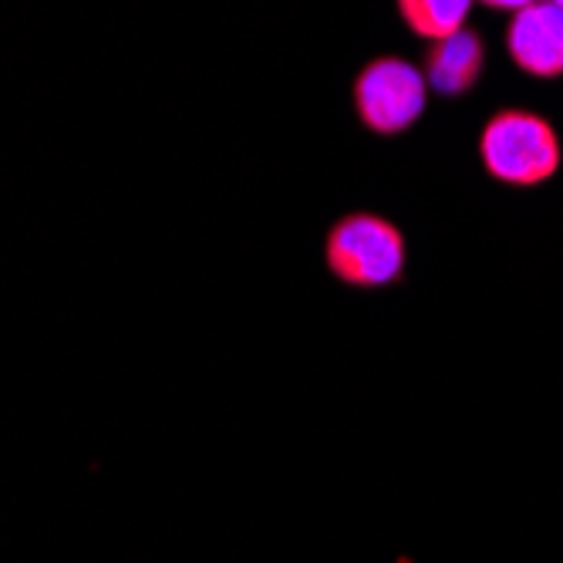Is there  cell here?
<instances>
[{"label": "cell", "instance_id": "cell-6", "mask_svg": "<svg viewBox=\"0 0 563 563\" xmlns=\"http://www.w3.org/2000/svg\"><path fill=\"white\" fill-rule=\"evenodd\" d=\"M401 21L426 41L449 37L466 27L473 0H395Z\"/></svg>", "mask_w": 563, "mask_h": 563}, {"label": "cell", "instance_id": "cell-1", "mask_svg": "<svg viewBox=\"0 0 563 563\" xmlns=\"http://www.w3.org/2000/svg\"><path fill=\"white\" fill-rule=\"evenodd\" d=\"M328 271L357 290L391 287L405 274L408 246L401 230L378 213H347L328 230L324 243Z\"/></svg>", "mask_w": 563, "mask_h": 563}, {"label": "cell", "instance_id": "cell-4", "mask_svg": "<svg viewBox=\"0 0 563 563\" xmlns=\"http://www.w3.org/2000/svg\"><path fill=\"white\" fill-rule=\"evenodd\" d=\"M506 55L514 65L533 78H560L563 75V8L550 0L514 11L506 27Z\"/></svg>", "mask_w": 563, "mask_h": 563}, {"label": "cell", "instance_id": "cell-3", "mask_svg": "<svg viewBox=\"0 0 563 563\" xmlns=\"http://www.w3.org/2000/svg\"><path fill=\"white\" fill-rule=\"evenodd\" d=\"M429 101L422 68L405 58H375L354 78V109L375 135H398L412 129Z\"/></svg>", "mask_w": 563, "mask_h": 563}, {"label": "cell", "instance_id": "cell-5", "mask_svg": "<svg viewBox=\"0 0 563 563\" xmlns=\"http://www.w3.org/2000/svg\"><path fill=\"white\" fill-rule=\"evenodd\" d=\"M426 81L435 95L459 98L473 91L486 68V44L476 31L463 27L449 37H439L426 47Z\"/></svg>", "mask_w": 563, "mask_h": 563}, {"label": "cell", "instance_id": "cell-8", "mask_svg": "<svg viewBox=\"0 0 563 563\" xmlns=\"http://www.w3.org/2000/svg\"><path fill=\"white\" fill-rule=\"evenodd\" d=\"M550 4H556V8H563V0H550Z\"/></svg>", "mask_w": 563, "mask_h": 563}, {"label": "cell", "instance_id": "cell-7", "mask_svg": "<svg viewBox=\"0 0 563 563\" xmlns=\"http://www.w3.org/2000/svg\"><path fill=\"white\" fill-rule=\"evenodd\" d=\"M479 4L496 8V11H520V8L533 4V0H479Z\"/></svg>", "mask_w": 563, "mask_h": 563}, {"label": "cell", "instance_id": "cell-2", "mask_svg": "<svg viewBox=\"0 0 563 563\" xmlns=\"http://www.w3.org/2000/svg\"><path fill=\"white\" fill-rule=\"evenodd\" d=\"M479 159L486 173L506 186H540L563 159L553 125L523 109L496 112L479 135Z\"/></svg>", "mask_w": 563, "mask_h": 563}]
</instances>
